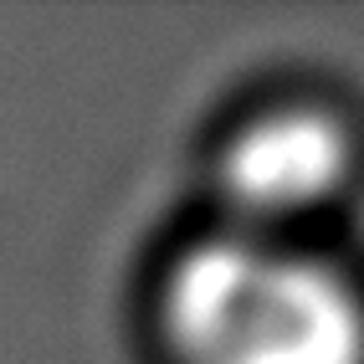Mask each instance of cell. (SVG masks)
I'll return each instance as SVG.
<instances>
[{"instance_id":"obj_1","label":"cell","mask_w":364,"mask_h":364,"mask_svg":"<svg viewBox=\"0 0 364 364\" xmlns=\"http://www.w3.org/2000/svg\"><path fill=\"white\" fill-rule=\"evenodd\" d=\"M164 338L180 364H364V308L313 257L236 231L169 267Z\"/></svg>"},{"instance_id":"obj_2","label":"cell","mask_w":364,"mask_h":364,"mask_svg":"<svg viewBox=\"0 0 364 364\" xmlns=\"http://www.w3.org/2000/svg\"><path fill=\"white\" fill-rule=\"evenodd\" d=\"M349 175V139L328 113H272L231 139L221 159L226 200L252 221H287L323 205Z\"/></svg>"}]
</instances>
